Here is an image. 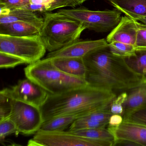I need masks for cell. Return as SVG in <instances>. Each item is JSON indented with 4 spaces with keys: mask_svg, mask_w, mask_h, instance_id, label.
Listing matches in <instances>:
<instances>
[{
    "mask_svg": "<svg viewBox=\"0 0 146 146\" xmlns=\"http://www.w3.org/2000/svg\"><path fill=\"white\" fill-rule=\"evenodd\" d=\"M117 96L113 91L87 84L60 94H48L40 108L43 122L64 115L80 117L109 106Z\"/></svg>",
    "mask_w": 146,
    "mask_h": 146,
    "instance_id": "7a4b0ae2",
    "label": "cell"
},
{
    "mask_svg": "<svg viewBox=\"0 0 146 146\" xmlns=\"http://www.w3.org/2000/svg\"><path fill=\"white\" fill-rule=\"evenodd\" d=\"M123 121V117L122 115L112 114L110 117L108 122V127H116L118 126Z\"/></svg>",
    "mask_w": 146,
    "mask_h": 146,
    "instance_id": "4dcf8cb0",
    "label": "cell"
},
{
    "mask_svg": "<svg viewBox=\"0 0 146 146\" xmlns=\"http://www.w3.org/2000/svg\"><path fill=\"white\" fill-rule=\"evenodd\" d=\"M15 100L40 108L48 94L38 84L29 78L20 80L11 88Z\"/></svg>",
    "mask_w": 146,
    "mask_h": 146,
    "instance_id": "9c48e42d",
    "label": "cell"
},
{
    "mask_svg": "<svg viewBox=\"0 0 146 146\" xmlns=\"http://www.w3.org/2000/svg\"><path fill=\"white\" fill-rule=\"evenodd\" d=\"M26 64L25 60L15 55L0 52V68H13L19 65Z\"/></svg>",
    "mask_w": 146,
    "mask_h": 146,
    "instance_id": "d4e9b609",
    "label": "cell"
},
{
    "mask_svg": "<svg viewBox=\"0 0 146 146\" xmlns=\"http://www.w3.org/2000/svg\"><path fill=\"white\" fill-rule=\"evenodd\" d=\"M30 0H0V5L11 9H23L30 4Z\"/></svg>",
    "mask_w": 146,
    "mask_h": 146,
    "instance_id": "f546056e",
    "label": "cell"
},
{
    "mask_svg": "<svg viewBox=\"0 0 146 146\" xmlns=\"http://www.w3.org/2000/svg\"><path fill=\"white\" fill-rule=\"evenodd\" d=\"M24 72L27 78L38 84L49 94H60L88 84L84 79L61 71L54 65L51 59L47 58L29 64Z\"/></svg>",
    "mask_w": 146,
    "mask_h": 146,
    "instance_id": "277c9868",
    "label": "cell"
},
{
    "mask_svg": "<svg viewBox=\"0 0 146 146\" xmlns=\"http://www.w3.org/2000/svg\"><path fill=\"white\" fill-rule=\"evenodd\" d=\"M88 0H66L67 5L69 7L75 8L78 6L82 5Z\"/></svg>",
    "mask_w": 146,
    "mask_h": 146,
    "instance_id": "1f68e13d",
    "label": "cell"
},
{
    "mask_svg": "<svg viewBox=\"0 0 146 146\" xmlns=\"http://www.w3.org/2000/svg\"><path fill=\"white\" fill-rule=\"evenodd\" d=\"M137 34L135 48L136 50L146 49V25L137 22Z\"/></svg>",
    "mask_w": 146,
    "mask_h": 146,
    "instance_id": "83f0119b",
    "label": "cell"
},
{
    "mask_svg": "<svg viewBox=\"0 0 146 146\" xmlns=\"http://www.w3.org/2000/svg\"><path fill=\"white\" fill-rule=\"evenodd\" d=\"M41 28V26L22 22L0 24V35L19 37L40 35Z\"/></svg>",
    "mask_w": 146,
    "mask_h": 146,
    "instance_id": "e0dca14e",
    "label": "cell"
},
{
    "mask_svg": "<svg viewBox=\"0 0 146 146\" xmlns=\"http://www.w3.org/2000/svg\"><path fill=\"white\" fill-rule=\"evenodd\" d=\"M108 128L114 137V143L125 140L131 142L137 146H146V125L123 120L118 126H108Z\"/></svg>",
    "mask_w": 146,
    "mask_h": 146,
    "instance_id": "8fae6325",
    "label": "cell"
},
{
    "mask_svg": "<svg viewBox=\"0 0 146 146\" xmlns=\"http://www.w3.org/2000/svg\"><path fill=\"white\" fill-rule=\"evenodd\" d=\"M127 97L126 91L122 92L118 96H116L110 104V109L112 114H120L124 113L123 104Z\"/></svg>",
    "mask_w": 146,
    "mask_h": 146,
    "instance_id": "4316f807",
    "label": "cell"
},
{
    "mask_svg": "<svg viewBox=\"0 0 146 146\" xmlns=\"http://www.w3.org/2000/svg\"><path fill=\"white\" fill-rule=\"evenodd\" d=\"M110 106L78 118L70 125L67 131L107 127L109 118L112 114L110 111Z\"/></svg>",
    "mask_w": 146,
    "mask_h": 146,
    "instance_id": "7c38bea8",
    "label": "cell"
},
{
    "mask_svg": "<svg viewBox=\"0 0 146 146\" xmlns=\"http://www.w3.org/2000/svg\"><path fill=\"white\" fill-rule=\"evenodd\" d=\"M108 46V43L106 39L94 40H83L79 39L60 49L50 52L46 58H83L89 53L96 49Z\"/></svg>",
    "mask_w": 146,
    "mask_h": 146,
    "instance_id": "30bf717a",
    "label": "cell"
},
{
    "mask_svg": "<svg viewBox=\"0 0 146 146\" xmlns=\"http://www.w3.org/2000/svg\"><path fill=\"white\" fill-rule=\"evenodd\" d=\"M58 12L80 22L86 29L97 32L111 31L120 22L121 12L118 10L92 11L86 7L61 9Z\"/></svg>",
    "mask_w": 146,
    "mask_h": 146,
    "instance_id": "5b68a950",
    "label": "cell"
},
{
    "mask_svg": "<svg viewBox=\"0 0 146 146\" xmlns=\"http://www.w3.org/2000/svg\"><path fill=\"white\" fill-rule=\"evenodd\" d=\"M78 118L79 117L78 116L73 115H64L55 117L44 121L39 130L46 131H65L66 129L69 128L70 125Z\"/></svg>",
    "mask_w": 146,
    "mask_h": 146,
    "instance_id": "ffe728a7",
    "label": "cell"
},
{
    "mask_svg": "<svg viewBox=\"0 0 146 146\" xmlns=\"http://www.w3.org/2000/svg\"><path fill=\"white\" fill-rule=\"evenodd\" d=\"M123 120L136 122L146 125V109H139L123 116Z\"/></svg>",
    "mask_w": 146,
    "mask_h": 146,
    "instance_id": "f1b7e54d",
    "label": "cell"
},
{
    "mask_svg": "<svg viewBox=\"0 0 146 146\" xmlns=\"http://www.w3.org/2000/svg\"><path fill=\"white\" fill-rule=\"evenodd\" d=\"M68 131L83 137L94 140L111 142L114 143V137L108 127Z\"/></svg>",
    "mask_w": 146,
    "mask_h": 146,
    "instance_id": "44dd1931",
    "label": "cell"
},
{
    "mask_svg": "<svg viewBox=\"0 0 146 146\" xmlns=\"http://www.w3.org/2000/svg\"><path fill=\"white\" fill-rule=\"evenodd\" d=\"M43 21V18L38 17L35 12L27 9H11L8 15L0 16V24L22 22L42 27Z\"/></svg>",
    "mask_w": 146,
    "mask_h": 146,
    "instance_id": "ac0fdd59",
    "label": "cell"
},
{
    "mask_svg": "<svg viewBox=\"0 0 146 146\" xmlns=\"http://www.w3.org/2000/svg\"><path fill=\"white\" fill-rule=\"evenodd\" d=\"M110 52L114 55L126 58L135 55L136 49L135 46L119 42L108 43Z\"/></svg>",
    "mask_w": 146,
    "mask_h": 146,
    "instance_id": "cb8c5ba5",
    "label": "cell"
},
{
    "mask_svg": "<svg viewBox=\"0 0 146 146\" xmlns=\"http://www.w3.org/2000/svg\"><path fill=\"white\" fill-rule=\"evenodd\" d=\"M46 50L40 35L19 37L0 35V52L15 55L26 64L39 61Z\"/></svg>",
    "mask_w": 146,
    "mask_h": 146,
    "instance_id": "8992f818",
    "label": "cell"
},
{
    "mask_svg": "<svg viewBox=\"0 0 146 146\" xmlns=\"http://www.w3.org/2000/svg\"><path fill=\"white\" fill-rule=\"evenodd\" d=\"M40 36L46 50L52 52L79 40L86 29L79 21L59 12L44 13Z\"/></svg>",
    "mask_w": 146,
    "mask_h": 146,
    "instance_id": "3957f363",
    "label": "cell"
},
{
    "mask_svg": "<svg viewBox=\"0 0 146 146\" xmlns=\"http://www.w3.org/2000/svg\"><path fill=\"white\" fill-rule=\"evenodd\" d=\"M126 92L127 97L123 104V116L135 110L146 109V80Z\"/></svg>",
    "mask_w": 146,
    "mask_h": 146,
    "instance_id": "9a60e30c",
    "label": "cell"
},
{
    "mask_svg": "<svg viewBox=\"0 0 146 146\" xmlns=\"http://www.w3.org/2000/svg\"><path fill=\"white\" fill-rule=\"evenodd\" d=\"M113 143L94 140L73 134L68 131L39 130L28 142L31 146H113Z\"/></svg>",
    "mask_w": 146,
    "mask_h": 146,
    "instance_id": "52a82bcc",
    "label": "cell"
},
{
    "mask_svg": "<svg viewBox=\"0 0 146 146\" xmlns=\"http://www.w3.org/2000/svg\"><path fill=\"white\" fill-rule=\"evenodd\" d=\"M137 21L125 16L107 36L108 43L119 42L135 46L137 34Z\"/></svg>",
    "mask_w": 146,
    "mask_h": 146,
    "instance_id": "4fadbf2b",
    "label": "cell"
},
{
    "mask_svg": "<svg viewBox=\"0 0 146 146\" xmlns=\"http://www.w3.org/2000/svg\"><path fill=\"white\" fill-rule=\"evenodd\" d=\"M9 117L16 125L18 132L25 135L35 134L43 122L40 108L15 99Z\"/></svg>",
    "mask_w": 146,
    "mask_h": 146,
    "instance_id": "ba28073f",
    "label": "cell"
},
{
    "mask_svg": "<svg viewBox=\"0 0 146 146\" xmlns=\"http://www.w3.org/2000/svg\"><path fill=\"white\" fill-rule=\"evenodd\" d=\"M66 7V0H30V4L23 9L44 13Z\"/></svg>",
    "mask_w": 146,
    "mask_h": 146,
    "instance_id": "d6986e66",
    "label": "cell"
},
{
    "mask_svg": "<svg viewBox=\"0 0 146 146\" xmlns=\"http://www.w3.org/2000/svg\"><path fill=\"white\" fill-rule=\"evenodd\" d=\"M125 59L135 72L146 80V49L136 50L135 55Z\"/></svg>",
    "mask_w": 146,
    "mask_h": 146,
    "instance_id": "7402d4cb",
    "label": "cell"
},
{
    "mask_svg": "<svg viewBox=\"0 0 146 146\" xmlns=\"http://www.w3.org/2000/svg\"><path fill=\"white\" fill-rule=\"evenodd\" d=\"M13 96L11 88L3 89L0 91V120L9 117L11 112Z\"/></svg>",
    "mask_w": 146,
    "mask_h": 146,
    "instance_id": "603a6c76",
    "label": "cell"
},
{
    "mask_svg": "<svg viewBox=\"0 0 146 146\" xmlns=\"http://www.w3.org/2000/svg\"><path fill=\"white\" fill-rule=\"evenodd\" d=\"M83 58L86 68L85 80L90 86L123 92L143 80L128 65L125 58L112 53L108 46L92 51Z\"/></svg>",
    "mask_w": 146,
    "mask_h": 146,
    "instance_id": "6da1fadb",
    "label": "cell"
},
{
    "mask_svg": "<svg viewBox=\"0 0 146 146\" xmlns=\"http://www.w3.org/2000/svg\"><path fill=\"white\" fill-rule=\"evenodd\" d=\"M49 59L52 60L54 65L63 72L85 80L86 68L83 58H60Z\"/></svg>",
    "mask_w": 146,
    "mask_h": 146,
    "instance_id": "2e32d148",
    "label": "cell"
},
{
    "mask_svg": "<svg viewBox=\"0 0 146 146\" xmlns=\"http://www.w3.org/2000/svg\"><path fill=\"white\" fill-rule=\"evenodd\" d=\"M18 132L14 122L9 117L0 120V141L2 143L9 135Z\"/></svg>",
    "mask_w": 146,
    "mask_h": 146,
    "instance_id": "484cf974",
    "label": "cell"
},
{
    "mask_svg": "<svg viewBox=\"0 0 146 146\" xmlns=\"http://www.w3.org/2000/svg\"><path fill=\"white\" fill-rule=\"evenodd\" d=\"M117 10L146 25V0H108Z\"/></svg>",
    "mask_w": 146,
    "mask_h": 146,
    "instance_id": "5bb4252c",
    "label": "cell"
}]
</instances>
